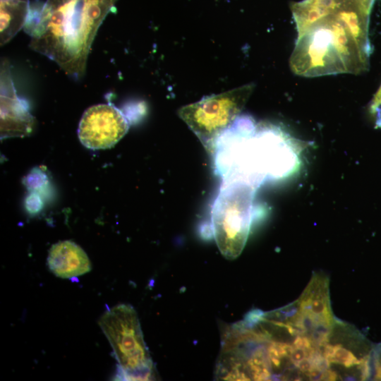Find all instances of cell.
I'll use <instances>...</instances> for the list:
<instances>
[{
    "label": "cell",
    "mask_w": 381,
    "mask_h": 381,
    "mask_svg": "<svg viewBox=\"0 0 381 381\" xmlns=\"http://www.w3.org/2000/svg\"><path fill=\"white\" fill-rule=\"evenodd\" d=\"M117 0H46L30 4L24 30L30 47L70 77L85 74L97 31Z\"/></svg>",
    "instance_id": "1"
},
{
    "label": "cell",
    "mask_w": 381,
    "mask_h": 381,
    "mask_svg": "<svg viewBox=\"0 0 381 381\" xmlns=\"http://www.w3.org/2000/svg\"><path fill=\"white\" fill-rule=\"evenodd\" d=\"M99 325L119 363L116 380H155V370L145 345L138 315L130 305L114 306L100 318Z\"/></svg>",
    "instance_id": "2"
},
{
    "label": "cell",
    "mask_w": 381,
    "mask_h": 381,
    "mask_svg": "<svg viewBox=\"0 0 381 381\" xmlns=\"http://www.w3.org/2000/svg\"><path fill=\"white\" fill-rule=\"evenodd\" d=\"M254 193L255 187L244 180H226L213 203V235L226 259L236 258L246 245L252 222Z\"/></svg>",
    "instance_id": "3"
},
{
    "label": "cell",
    "mask_w": 381,
    "mask_h": 381,
    "mask_svg": "<svg viewBox=\"0 0 381 381\" xmlns=\"http://www.w3.org/2000/svg\"><path fill=\"white\" fill-rule=\"evenodd\" d=\"M255 89L250 83L231 90L206 96L200 101L182 107L179 117L209 151L215 150L219 136L238 117Z\"/></svg>",
    "instance_id": "4"
},
{
    "label": "cell",
    "mask_w": 381,
    "mask_h": 381,
    "mask_svg": "<svg viewBox=\"0 0 381 381\" xmlns=\"http://www.w3.org/2000/svg\"><path fill=\"white\" fill-rule=\"evenodd\" d=\"M328 18L297 37L289 59V66L296 75L318 77L346 73L335 49Z\"/></svg>",
    "instance_id": "5"
},
{
    "label": "cell",
    "mask_w": 381,
    "mask_h": 381,
    "mask_svg": "<svg viewBox=\"0 0 381 381\" xmlns=\"http://www.w3.org/2000/svg\"><path fill=\"white\" fill-rule=\"evenodd\" d=\"M128 128L126 118L119 109L110 104H100L83 113L78 135L81 143L89 149H107L117 143Z\"/></svg>",
    "instance_id": "6"
},
{
    "label": "cell",
    "mask_w": 381,
    "mask_h": 381,
    "mask_svg": "<svg viewBox=\"0 0 381 381\" xmlns=\"http://www.w3.org/2000/svg\"><path fill=\"white\" fill-rule=\"evenodd\" d=\"M35 120L25 102L18 98L6 60L1 65V138L29 135Z\"/></svg>",
    "instance_id": "7"
},
{
    "label": "cell",
    "mask_w": 381,
    "mask_h": 381,
    "mask_svg": "<svg viewBox=\"0 0 381 381\" xmlns=\"http://www.w3.org/2000/svg\"><path fill=\"white\" fill-rule=\"evenodd\" d=\"M47 264L49 270L61 278L78 277L92 268L86 253L71 241L54 244L49 250Z\"/></svg>",
    "instance_id": "8"
},
{
    "label": "cell",
    "mask_w": 381,
    "mask_h": 381,
    "mask_svg": "<svg viewBox=\"0 0 381 381\" xmlns=\"http://www.w3.org/2000/svg\"><path fill=\"white\" fill-rule=\"evenodd\" d=\"M340 4V0H303L292 3L291 10L298 37L332 16Z\"/></svg>",
    "instance_id": "9"
},
{
    "label": "cell",
    "mask_w": 381,
    "mask_h": 381,
    "mask_svg": "<svg viewBox=\"0 0 381 381\" xmlns=\"http://www.w3.org/2000/svg\"><path fill=\"white\" fill-rule=\"evenodd\" d=\"M333 16L343 24L359 49L370 57L372 48L368 36L369 16L350 1L341 2Z\"/></svg>",
    "instance_id": "10"
},
{
    "label": "cell",
    "mask_w": 381,
    "mask_h": 381,
    "mask_svg": "<svg viewBox=\"0 0 381 381\" xmlns=\"http://www.w3.org/2000/svg\"><path fill=\"white\" fill-rule=\"evenodd\" d=\"M29 0H0V42H8L25 25Z\"/></svg>",
    "instance_id": "11"
},
{
    "label": "cell",
    "mask_w": 381,
    "mask_h": 381,
    "mask_svg": "<svg viewBox=\"0 0 381 381\" xmlns=\"http://www.w3.org/2000/svg\"><path fill=\"white\" fill-rule=\"evenodd\" d=\"M368 113L374 127L381 128V85L369 104Z\"/></svg>",
    "instance_id": "12"
},
{
    "label": "cell",
    "mask_w": 381,
    "mask_h": 381,
    "mask_svg": "<svg viewBox=\"0 0 381 381\" xmlns=\"http://www.w3.org/2000/svg\"><path fill=\"white\" fill-rule=\"evenodd\" d=\"M371 378L374 380H381V344L374 349Z\"/></svg>",
    "instance_id": "13"
},
{
    "label": "cell",
    "mask_w": 381,
    "mask_h": 381,
    "mask_svg": "<svg viewBox=\"0 0 381 381\" xmlns=\"http://www.w3.org/2000/svg\"><path fill=\"white\" fill-rule=\"evenodd\" d=\"M349 1V0H346ZM353 3L361 12L366 16H370L373 3L375 0H349Z\"/></svg>",
    "instance_id": "14"
},
{
    "label": "cell",
    "mask_w": 381,
    "mask_h": 381,
    "mask_svg": "<svg viewBox=\"0 0 381 381\" xmlns=\"http://www.w3.org/2000/svg\"><path fill=\"white\" fill-rule=\"evenodd\" d=\"M345 1V0H340L341 2V1Z\"/></svg>",
    "instance_id": "15"
}]
</instances>
